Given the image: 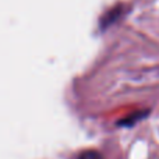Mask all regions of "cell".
<instances>
[{
	"mask_svg": "<svg viewBox=\"0 0 159 159\" xmlns=\"http://www.w3.org/2000/svg\"><path fill=\"white\" fill-rule=\"evenodd\" d=\"M121 13H123V7H121V6H117V7L112 8L110 11H107L101 20L102 28H106V27H109L110 24H113L115 21H117L119 17L121 16Z\"/></svg>",
	"mask_w": 159,
	"mask_h": 159,
	"instance_id": "6da1fadb",
	"label": "cell"
},
{
	"mask_svg": "<svg viewBox=\"0 0 159 159\" xmlns=\"http://www.w3.org/2000/svg\"><path fill=\"white\" fill-rule=\"evenodd\" d=\"M78 159H103L99 152L96 151H91V149H88V151H84L81 155H80Z\"/></svg>",
	"mask_w": 159,
	"mask_h": 159,
	"instance_id": "7a4b0ae2",
	"label": "cell"
}]
</instances>
